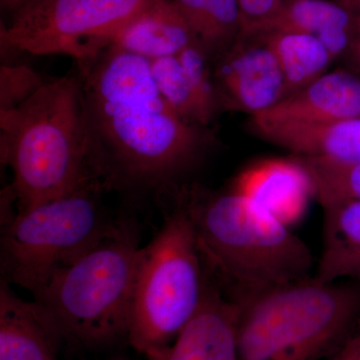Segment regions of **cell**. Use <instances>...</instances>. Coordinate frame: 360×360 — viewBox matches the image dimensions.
<instances>
[{"mask_svg": "<svg viewBox=\"0 0 360 360\" xmlns=\"http://www.w3.org/2000/svg\"><path fill=\"white\" fill-rule=\"evenodd\" d=\"M360 117V77L347 70L326 72L271 108L251 116L250 124L321 123Z\"/></svg>", "mask_w": 360, "mask_h": 360, "instance_id": "11", "label": "cell"}, {"mask_svg": "<svg viewBox=\"0 0 360 360\" xmlns=\"http://www.w3.org/2000/svg\"><path fill=\"white\" fill-rule=\"evenodd\" d=\"M90 168L106 193H158L186 182L215 143L210 127L181 120L148 59L110 45L75 63Z\"/></svg>", "mask_w": 360, "mask_h": 360, "instance_id": "1", "label": "cell"}, {"mask_svg": "<svg viewBox=\"0 0 360 360\" xmlns=\"http://www.w3.org/2000/svg\"><path fill=\"white\" fill-rule=\"evenodd\" d=\"M231 189L288 226L302 219L314 198L309 175L293 156L258 161L238 174Z\"/></svg>", "mask_w": 360, "mask_h": 360, "instance_id": "12", "label": "cell"}, {"mask_svg": "<svg viewBox=\"0 0 360 360\" xmlns=\"http://www.w3.org/2000/svg\"><path fill=\"white\" fill-rule=\"evenodd\" d=\"M214 63L239 39L238 0H174Z\"/></svg>", "mask_w": 360, "mask_h": 360, "instance_id": "18", "label": "cell"}, {"mask_svg": "<svg viewBox=\"0 0 360 360\" xmlns=\"http://www.w3.org/2000/svg\"><path fill=\"white\" fill-rule=\"evenodd\" d=\"M277 2L278 0H238L241 22L245 16L255 20L246 32H250L253 27L274 15L279 9Z\"/></svg>", "mask_w": 360, "mask_h": 360, "instance_id": "23", "label": "cell"}, {"mask_svg": "<svg viewBox=\"0 0 360 360\" xmlns=\"http://www.w3.org/2000/svg\"><path fill=\"white\" fill-rule=\"evenodd\" d=\"M1 161L13 172L18 212L97 180L90 168L77 72L46 80L15 110L0 113Z\"/></svg>", "mask_w": 360, "mask_h": 360, "instance_id": "3", "label": "cell"}, {"mask_svg": "<svg viewBox=\"0 0 360 360\" xmlns=\"http://www.w3.org/2000/svg\"><path fill=\"white\" fill-rule=\"evenodd\" d=\"M340 6L354 15H360V0H341Z\"/></svg>", "mask_w": 360, "mask_h": 360, "instance_id": "27", "label": "cell"}, {"mask_svg": "<svg viewBox=\"0 0 360 360\" xmlns=\"http://www.w3.org/2000/svg\"><path fill=\"white\" fill-rule=\"evenodd\" d=\"M292 156L309 175L314 198L321 206L338 201H360V162Z\"/></svg>", "mask_w": 360, "mask_h": 360, "instance_id": "21", "label": "cell"}, {"mask_svg": "<svg viewBox=\"0 0 360 360\" xmlns=\"http://www.w3.org/2000/svg\"><path fill=\"white\" fill-rule=\"evenodd\" d=\"M213 66L222 110L255 116L285 97L281 65L262 37L248 42L239 37Z\"/></svg>", "mask_w": 360, "mask_h": 360, "instance_id": "9", "label": "cell"}, {"mask_svg": "<svg viewBox=\"0 0 360 360\" xmlns=\"http://www.w3.org/2000/svg\"><path fill=\"white\" fill-rule=\"evenodd\" d=\"M354 15L338 4L322 0H297L284 11L255 26L248 32L276 30V32L304 33L319 39L323 33L338 28H352Z\"/></svg>", "mask_w": 360, "mask_h": 360, "instance_id": "20", "label": "cell"}, {"mask_svg": "<svg viewBox=\"0 0 360 360\" xmlns=\"http://www.w3.org/2000/svg\"><path fill=\"white\" fill-rule=\"evenodd\" d=\"M328 360H360V326Z\"/></svg>", "mask_w": 360, "mask_h": 360, "instance_id": "25", "label": "cell"}, {"mask_svg": "<svg viewBox=\"0 0 360 360\" xmlns=\"http://www.w3.org/2000/svg\"><path fill=\"white\" fill-rule=\"evenodd\" d=\"M343 58L347 70L360 77V15H354V34Z\"/></svg>", "mask_w": 360, "mask_h": 360, "instance_id": "24", "label": "cell"}, {"mask_svg": "<svg viewBox=\"0 0 360 360\" xmlns=\"http://www.w3.org/2000/svg\"><path fill=\"white\" fill-rule=\"evenodd\" d=\"M195 42L188 21L174 0H158L131 21L112 45L153 60L177 56Z\"/></svg>", "mask_w": 360, "mask_h": 360, "instance_id": "15", "label": "cell"}, {"mask_svg": "<svg viewBox=\"0 0 360 360\" xmlns=\"http://www.w3.org/2000/svg\"><path fill=\"white\" fill-rule=\"evenodd\" d=\"M149 63L158 89L181 120L198 127H210L220 110L203 96L177 56L153 59Z\"/></svg>", "mask_w": 360, "mask_h": 360, "instance_id": "19", "label": "cell"}, {"mask_svg": "<svg viewBox=\"0 0 360 360\" xmlns=\"http://www.w3.org/2000/svg\"><path fill=\"white\" fill-rule=\"evenodd\" d=\"M63 340L51 315L40 303L26 302L11 285L0 284V360H58Z\"/></svg>", "mask_w": 360, "mask_h": 360, "instance_id": "13", "label": "cell"}, {"mask_svg": "<svg viewBox=\"0 0 360 360\" xmlns=\"http://www.w3.org/2000/svg\"><path fill=\"white\" fill-rule=\"evenodd\" d=\"M163 222L137 258L127 338L148 359L167 349L202 304L208 274L187 213L156 195Z\"/></svg>", "mask_w": 360, "mask_h": 360, "instance_id": "6", "label": "cell"}, {"mask_svg": "<svg viewBox=\"0 0 360 360\" xmlns=\"http://www.w3.org/2000/svg\"><path fill=\"white\" fill-rule=\"evenodd\" d=\"M45 82L46 80L28 65L4 63L0 68V113L15 110Z\"/></svg>", "mask_w": 360, "mask_h": 360, "instance_id": "22", "label": "cell"}, {"mask_svg": "<svg viewBox=\"0 0 360 360\" xmlns=\"http://www.w3.org/2000/svg\"><path fill=\"white\" fill-rule=\"evenodd\" d=\"M98 180L23 212L2 224L0 266L4 281L39 292L61 270L86 255L116 219L103 202Z\"/></svg>", "mask_w": 360, "mask_h": 360, "instance_id": "7", "label": "cell"}, {"mask_svg": "<svg viewBox=\"0 0 360 360\" xmlns=\"http://www.w3.org/2000/svg\"><path fill=\"white\" fill-rule=\"evenodd\" d=\"M116 360H127V359H116Z\"/></svg>", "mask_w": 360, "mask_h": 360, "instance_id": "28", "label": "cell"}, {"mask_svg": "<svg viewBox=\"0 0 360 360\" xmlns=\"http://www.w3.org/2000/svg\"><path fill=\"white\" fill-rule=\"evenodd\" d=\"M40 1L42 0H0V6L2 13L6 14L11 21Z\"/></svg>", "mask_w": 360, "mask_h": 360, "instance_id": "26", "label": "cell"}, {"mask_svg": "<svg viewBox=\"0 0 360 360\" xmlns=\"http://www.w3.org/2000/svg\"><path fill=\"white\" fill-rule=\"evenodd\" d=\"M239 307L208 276L202 304L167 349L149 360H238Z\"/></svg>", "mask_w": 360, "mask_h": 360, "instance_id": "10", "label": "cell"}, {"mask_svg": "<svg viewBox=\"0 0 360 360\" xmlns=\"http://www.w3.org/2000/svg\"><path fill=\"white\" fill-rule=\"evenodd\" d=\"M321 207L322 250L314 278L323 283H360V201H338Z\"/></svg>", "mask_w": 360, "mask_h": 360, "instance_id": "16", "label": "cell"}, {"mask_svg": "<svg viewBox=\"0 0 360 360\" xmlns=\"http://www.w3.org/2000/svg\"><path fill=\"white\" fill-rule=\"evenodd\" d=\"M276 54L285 84V97L326 75L335 58L314 35L274 32L262 37Z\"/></svg>", "mask_w": 360, "mask_h": 360, "instance_id": "17", "label": "cell"}, {"mask_svg": "<svg viewBox=\"0 0 360 360\" xmlns=\"http://www.w3.org/2000/svg\"><path fill=\"white\" fill-rule=\"evenodd\" d=\"M156 195L187 213L206 271L233 302L312 276L307 243L243 194L186 181Z\"/></svg>", "mask_w": 360, "mask_h": 360, "instance_id": "2", "label": "cell"}, {"mask_svg": "<svg viewBox=\"0 0 360 360\" xmlns=\"http://www.w3.org/2000/svg\"><path fill=\"white\" fill-rule=\"evenodd\" d=\"M260 139L295 156L360 162V117L321 123L250 124Z\"/></svg>", "mask_w": 360, "mask_h": 360, "instance_id": "14", "label": "cell"}, {"mask_svg": "<svg viewBox=\"0 0 360 360\" xmlns=\"http://www.w3.org/2000/svg\"><path fill=\"white\" fill-rule=\"evenodd\" d=\"M239 307L238 360H321L360 326V283L314 276L251 296Z\"/></svg>", "mask_w": 360, "mask_h": 360, "instance_id": "4", "label": "cell"}, {"mask_svg": "<svg viewBox=\"0 0 360 360\" xmlns=\"http://www.w3.org/2000/svg\"><path fill=\"white\" fill-rule=\"evenodd\" d=\"M141 248L137 222L118 217L92 250L33 295L63 340L103 347L127 338Z\"/></svg>", "mask_w": 360, "mask_h": 360, "instance_id": "5", "label": "cell"}, {"mask_svg": "<svg viewBox=\"0 0 360 360\" xmlns=\"http://www.w3.org/2000/svg\"><path fill=\"white\" fill-rule=\"evenodd\" d=\"M158 0H42L6 25L1 47L34 56L63 54L87 60Z\"/></svg>", "mask_w": 360, "mask_h": 360, "instance_id": "8", "label": "cell"}]
</instances>
